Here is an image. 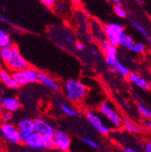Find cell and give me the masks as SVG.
I'll list each match as a JSON object with an SVG mask.
<instances>
[{"label": "cell", "instance_id": "d4e9b609", "mask_svg": "<svg viewBox=\"0 0 151 152\" xmlns=\"http://www.w3.org/2000/svg\"><path fill=\"white\" fill-rule=\"evenodd\" d=\"M146 48H147V46H146V45L144 43L138 42V43H135L133 45V46H132L130 51L135 53H138V54H141V53H145Z\"/></svg>", "mask_w": 151, "mask_h": 152}, {"label": "cell", "instance_id": "9a60e30c", "mask_svg": "<svg viewBox=\"0 0 151 152\" xmlns=\"http://www.w3.org/2000/svg\"><path fill=\"white\" fill-rule=\"evenodd\" d=\"M128 82L133 84L134 86L145 90V91H148L149 90V83H148V80H147L145 77H143L142 75L137 73V72H131L128 77Z\"/></svg>", "mask_w": 151, "mask_h": 152}, {"label": "cell", "instance_id": "5b68a950", "mask_svg": "<svg viewBox=\"0 0 151 152\" xmlns=\"http://www.w3.org/2000/svg\"><path fill=\"white\" fill-rule=\"evenodd\" d=\"M18 86H25L31 83H39V71L34 67L12 72Z\"/></svg>", "mask_w": 151, "mask_h": 152}, {"label": "cell", "instance_id": "ac0fdd59", "mask_svg": "<svg viewBox=\"0 0 151 152\" xmlns=\"http://www.w3.org/2000/svg\"><path fill=\"white\" fill-rule=\"evenodd\" d=\"M135 44L134 40L132 39V37L130 35H128L127 33L123 32L120 34V39H119V45L128 50H131L132 46Z\"/></svg>", "mask_w": 151, "mask_h": 152}, {"label": "cell", "instance_id": "ba28073f", "mask_svg": "<svg viewBox=\"0 0 151 152\" xmlns=\"http://www.w3.org/2000/svg\"><path fill=\"white\" fill-rule=\"evenodd\" d=\"M56 148L61 152H69L71 145V140L66 132L61 129H55L53 136Z\"/></svg>", "mask_w": 151, "mask_h": 152}, {"label": "cell", "instance_id": "8fae6325", "mask_svg": "<svg viewBox=\"0 0 151 152\" xmlns=\"http://www.w3.org/2000/svg\"><path fill=\"white\" fill-rule=\"evenodd\" d=\"M39 83L43 86L53 91H59L62 88L60 83L45 72H39Z\"/></svg>", "mask_w": 151, "mask_h": 152}, {"label": "cell", "instance_id": "1f68e13d", "mask_svg": "<svg viewBox=\"0 0 151 152\" xmlns=\"http://www.w3.org/2000/svg\"><path fill=\"white\" fill-rule=\"evenodd\" d=\"M143 125L147 129L151 130V120L150 119H144L143 121Z\"/></svg>", "mask_w": 151, "mask_h": 152}, {"label": "cell", "instance_id": "cb8c5ba5", "mask_svg": "<svg viewBox=\"0 0 151 152\" xmlns=\"http://www.w3.org/2000/svg\"><path fill=\"white\" fill-rule=\"evenodd\" d=\"M82 142L86 145L87 147L90 148H93V149H98L100 148V144L96 141V140H94L89 137H82Z\"/></svg>", "mask_w": 151, "mask_h": 152}, {"label": "cell", "instance_id": "484cf974", "mask_svg": "<svg viewBox=\"0 0 151 152\" xmlns=\"http://www.w3.org/2000/svg\"><path fill=\"white\" fill-rule=\"evenodd\" d=\"M113 11H114L115 15L120 17V18H126L128 14H127V11L124 9V7H122L120 4L118 5H114L113 7Z\"/></svg>", "mask_w": 151, "mask_h": 152}, {"label": "cell", "instance_id": "d590c367", "mask_svg": "<svg viewBox=\"0 0 151 152\" xmlns=\"http://www.w3.org/2000/svg\"><path fill=\"white\" fill-rule=\"evenodd\" d=\"M148 83H149V91L151 92V76H150V78H149V80H148Z\"/></svg>", "mask_w": 151, "mask_h": 152}, {"label": "cell", "instance_id": "d6986e66", "mask_svg": "<svg viewBox=\"0 0 151 152\" xmlns=\"http://www.w3.org/2000/svg\"><path fill=\"white\" fill-rule=\"evenodd\" d=\"M123 128L126 131H128V133H131V134H138L141 130L139 125H138L137 123L133 122L130 120H124Z\"/></svg>", "mask_w": 151, "mask_h": 152}, {"label": "cell", "instance_id": "4fadbf2b", "mask_svg": "<svg viewBox=\"0 0 151 152\" xmlns=\"http://www.w3.org/2000/svg\"><path fill=\"white\" fill-rule=\"evenodd\" d=\"M105 61L108 65L111 68L112 71H114L120 74L123 77H128V75L131 73L129 69L126 67L122 63H120L117 58H111V57H105Z\"/></svg>", "mask_w": 151, "mask_h": 152}, {"label": "cell", "instance_id": "e575fe53", "mask_svg": "<svg viewBox=\"0 0 151 152\" xmlns=\"http://www.w3.org/2000/svg\"><path fill=\"white\" fill-rule=\"evenodd\" d=\"M91 53H92L93 55H95V56H97V55L99 54V51H97V50H92Z\"/></svg>", "mask_w": 151, "mask_h": 152}, {"label": "cell", "instance_id": "9c48e42d", "mask_svg": "<svg viewBox=\"0 0 151 152\" xmlns=\"http://www.w3.org/2000/svg\"><path fill=\"white\" fill-rule=\"evenodd\" d=\"M45 140L46 137L34 131L26 139H24L23 143L34 149H45Z\"/></svg>", "mask_w": 151, "mask_h": 152}, {"label": "cell", "instance_id": "603a6c76", "mask_svg": "<svg viewBox=\"0 0 151 152\" xmlns=\"http://www.w3.org/2000/svg\"><path fill=\"white\" fill-rule=\"evenodd\" d=\"M105 57H111V58H117L118 56V46L112 45L111 44L102 52Z\"/></svg>", "mask_w": 151, "mask_h": 152}, {"label": "cell", "instance_id": "5bb4252c", "mask_svg": "<svg viewBox=\"0 0 151 152\" xmlns=\"http://www.w3.org/2000/svg\"><path fill=\"white\" fill-rule=\"evenodd\" d=\"M21 108L19 100L13 96H5L1 99V111L15 112Z\"/></svg>", "mask_w": 151, "mask_h": 152}, {"label": "cell", "instance_id": "4316f807", "mask_svg": "<svg viewBox=\"0 0 151 152\" xmlns=\"http://www.w3.org/2000/svg\"><path fill=\"white\" fill-rule=\"evenodd\" d=\"M12 48H10V47H3V48H1V50H0V57H1V60L3 62H6L9 58L11 52H12Z\"/></svg>", "mask_w": 151, "mask_h": 152}, {"label": "cell", "instance_id": "4dcf8cb0", "mask_svg": "<svg viewBox=\"0 0 151 152\" xmlns=\"http://www.w3.org/2000/svg\"><path fill=\"white\" fill-rule=\"evenodd\" d=\"M75 48H76L77 51L82 52V51H83V50L85 49V45H84V44L82 43V42H77L76 44H75Z\"/></svg>", "mask_w": 151, "mask_h": 152}, {"label": "cell", "instance_id": "30bf717a", "mask_svg": "<svg viewBox=\"0 0 151 152\" xmlns=\"http://www.w3.org/2000/svg\"><path fill=\"white\" fill-rule=\"evenodd\" d=\"M34 131L38 132L44 137H53L54 133V129L53 125L44 118H36L34 121Z\"/></svg>", "mask_w": 151, "mask_h": 152}, {"label": "cell", "instance_id": "6da1fadb", "mask_svg": "<svg viewBox=\"0 0 151 152\" xmlns=\"http://www.w3.org/2000/svg\"><path fill=\"white\" fill-rule=\"evenodd\" d=\"M62 91L69 102L78 104L86 98L89 89L80 80L70 79L63 83Z\"/></svg>", "mask_w": 151, "mask_h": 152}, {"label": "cell", "instance_id": "d6a6232c", "mask_svg": "<svg viewBox=\"0 0 151 152\" xmlns=\"http://www.w3.org/2000/svg\"><path fill=\"white\" fill-rule=\"evenodd\" d=\"M123 152H139V151L135 148H126L123 150Z\"/></svg>", "mask_w": 151, "mask_h": 152}, {"label": "cell", "instance_id": "836d02e7", "mask_svg": "<svg viewBox=\"0 0 151 152\" xmlns=\"http://www.w3.org/2000/svg\"><path fill=\"white\" fill-rule=\"evenodd\" d=\"M109 1H111L113 4H114V5H118V4H120V1H121V0H109Z\"/></svg>", "mask_w": 151, "mask_h": 152}, {"label": "cell", "instance_id": "ffe728a7", "mask_svg": "<svg viewBox=\"0 0 151 152\" xmlns=\"http://www.w3.org/2000/svg\"><path fill=\"white\" fill-rule=\"evenodd\" d=\"M138 111L144 119H150L151 120V108L147 106L144 103L138 104Z\"/></svg>", "mask_w": 151, "mask_h": 152}, {"label": "cell", "instance_id": "83f0119b", "mask_svg": "<svg viewBox=\"0 0 151 152\" xmlns=\"http://www.w3.org/2000/svg\"><path fill=\"white\" fill-rule=\"evenodd\" d=\"M13 120V113L9 111L2 112V121L3 123H11Z\"/></svg>", "mask_w": 151, "mask_h": 152}, {"label": "cell", "instance_id": "7c38bea8", "mask_svg": "<svg viewBox=\"0 0 151 152\" xmlns=\"http://www.w3.org/2000/svg\"><path fill=\"white\" fill-rule=\"evenodd\" d=\"M17 129L19 131V134L21 136L22 141L24 139H26L27 136L34 132V121L31 119H22L16 124Z\"/></svg>", "mask_w": 151, "mask_h": 152}, {"label": "cell", "instance_id": "f546056e", "mask_svg": "<svg viewBox=\"0 0 151 152\" xmlns=\"http://www.w3.org/2000/svg\"><path fill=\"white\" fill-rule=\"evenodd\" d=\"M40 1L46 7H53L56 3V0H40Z\"/></svg>", "mask_w": 151, "mask_h": 152}, {"label": "cell", "instance_id": "52a82bcc", "mask_svg": "<svg viewBox=\"0 0 151 152\" xmlns=\"http://www.w3.org/2000/svg\"><path fill=\"white\" fill-rule=\"evenodd\" d=\"M0 134L5 140L12 144H18L22 141L17 127L12 123H3L0 128Z\"/></svg>", "mask_w": 151, "mask_h": 152}, {"label": "cell", "instance_id": "8d00e7d4", "mask_svg": "<svg viewBox=\"0 0 151 152\" xmlns=\"http://www.w3.org/2000/svg\"><path fill=\"white\" fill-rule=\"evenodd\" d=\"M136 2L139 4V5H140V6H142L143 5V2H142V0H136Z\"/></svg>", "mask_w": 151, "mask_h": 152}, {"label": "cell", "instance_id": "e0dca14e", "mask_svg": "<svg viewBox=\"0 0 151 152\" xmlns=\"http://www.w3.org/2000/svg\"><path fill=\"white\" fill-rule=\"evenodd\" d=\"M59 109L62 111V113H63L66 116L73 117V118H78L80 116V113H79L78 110L66 102H61L59 103Z\"/></svg>", "mask_w": 151, "mask_h": 152}, {"label": "cell", "instance_id": "2e32d148", "mask_svg": "<svg viewBox=\"0 0 151 152\" xmlns=\"http://www.w3.org/2000/svg\"><path fill=\"white\" fill-rule=\"evenodd\" d=\"M12 72L8 71L7 69H1L0 71V80H1V83H3V85H5L7 88L8 89H16L19 86H18L17 83L15 82L13 73H11Z\"/></svg>", "mask_w": 151, "mask_h": 152}, {"label": "cell", "instance_id": "7402d4cb", "mask_svg": "<svg viewBox=\"0 0 151 152\" xmlns=\"http://www.w3.org/2000/svg\"><path fill=\"white\" fill-rule=\"evenodd\" d=\"M131 25L140 34H142L144 37L148 38L149 39V33L147 32V30L146 29V27L144 26H142L141 24H139V22H137L135 20H131Z\"/></svg>", "mask_w": 151, "mask_h": 152}, {"label": "cell", "instance_id": "f1b7e54d", "mask_svg": "<svg viewBox=\"0 0 151 152\" xmlns=\"http://www.w3.org/2000/svg\"><path fill=\"white\" fill-rule=\"evenodd\" d=\"M143 152H151V140L145 142L143 146Z\"/></svg>", "mask_w": 151, "mask_h": 152}, {"label": "cell", "instance_id": "277c9868", "mask_svg": "<svg viewBox=\"0 0 151 152\" xmlns=\"http://www.w3.org/2000/svg\"><path fill=\"white\" fill-rule=\"evenodd\" d=\"M4 64L6 65L7 69L12 72L21 71V70L30 67L29 63L21 54L19 49H18L16 45H15L12 48V52H11L9 58L6 62H4Z\"/></svg>", "mask_w": 151, "mask_h": 152}, {"label": "cell", "instance_id": "44dd1931", "mask_svg": "<svg viewBox=\"0 0 151 152\" xmlns=\"http://www.w3.org/2000/svg\"><path fill=\"white\" fill-rule=\"evenodd\" d=\"M12 42H11L10 35L4 29L0 30V47H1V48L7 47Z\"/></svg>", "mask_w": 151, "mask_h": 152}, {"label": "cell", "instance_id": "8992f818", "mask_svg": "<svg viewBox=\"0 0 151 152\" xmlns=\"http://www.w3.org/2000/svg\"><path fill=\"white\" fill-rule=\"evenodd\" d=\"M124 32V26L118 23H109L103 26V34L106 39L115 46H119V39L121 33Z\"/></svg>", "mask_w": 151, "mask_h": 152}, {"label": "cell", "instance_id": "7a4b0ae2", "mask_svg": "<svg viewBox=\"0 0 151 152\" xmlns=\"http://www.w3.org/2000/svg\"><path fill=\"white\" fill-rule=\"evenodd\" d=\"M98 110L105 118V120L109 121V125L112 128L120 129L121 127H123L124 119L118 110V109L111 102L108 100L102 101L98 106Z\"/></svg>", "mask_w": 151, "mask_h": 152}, {"label": "cell", "instance_id": "3957f363", "mask_svg": "<svg viewBox=\"0 0 151 152\" xmlns=\"http://www.w3.org/2000/svg\"><path fill=\"white\" fill-rule=\"evenodd\" d=\"M85 117L90 126L101 135L107 136L111 131V126L105 121V118L100 112L92 110H88L85 111Z\"/></svg>", "mask_w": 151, "mask_h": 152}, {"label": "cell", "instance_id": "74e56055", "mask_svg": "<svg viewBox=\"0 0 151 152\" xmlns=\"http://www.w3.org/2000/svg\"><path fill=\"white\" fill-rule=\"evenodd\" d=\"M148 43H149V45L151 47V38H149V39H148Z\"/></svg>", "mask_w": 151, "mask_h": 152}]
</instances>
